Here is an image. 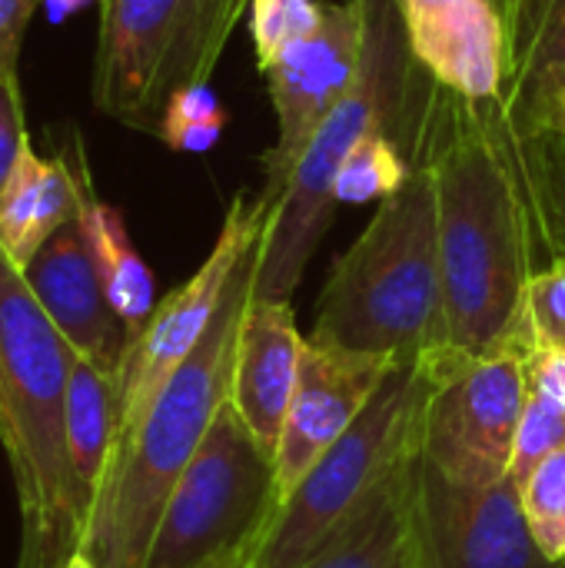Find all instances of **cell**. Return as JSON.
<instances>
[{"mask_svg": "<svg viewBox=\"0 0 565 568\" xmlns=\"http://www.w3.org/2000/svg\"><path fill=\"white\" fill-rule=\"evenodd\" d=\"M410 140L436 190L443 349L483 356L513 343L526 286L553 260L523 140L500 103L423 77Z\"/></svg>", "mask_w": 565, "mask_h": 568, "instance_id": "1", "label": "cell"}, {"mask_svg": "<svg viewBox=\"0 0 565 568\" xmlns=\"http://www.w3.org/2000/svg\"><path fill=\"white\" fill-rule=\"evenodd\" d=\"M73 359L0 243V449L20 516L17 568H60L80 552L87 529L90 503L73 479L63 433Z\"/></svg>", "mask_w": 565, "mask_h": 568, "instance_id": "2", "label": "cell"}, {"mask_svg": "<svg viewBox=\"0 0 565 568\" xmlns=\"http://www.w3.org/2000/svg\"><path fill=\"white\" fill-rule=\"evenodd\" d=\"M260 243L233 273L203 343L170 376L133 436L113 453L80 539V552L97 568H143L180 473L190 466L220 406L230 399L236 333L253 296Z\"/></svg>", "mask_w": 565, "mask_h": 568, "instance_id": "3", "label": "cell"}, {"mask_svg": "<svg viewBox=\"0 0 565 568\" xmlns=\"http://www.w3.org/2000/svg\"><path fill=\"white\" fill-rule=\"evenodd\" d=\"M310 339L393 363L443 346L436 190L416 146L410 180L333 263Z\"/></svg>", "mask_w": 565, "mask_h": 568, "instance_id": "4", "label": "cell"}, {"mask_svg": "<svg viewBox=\"0 0 565 568\" xmlns=\"http://www.w3.org/2000/svg\"><path fill=\"white\" fill-rule=\"evenodd\" d=\"M423 83L396 0H366V57L356 87L306 140L260 243L253 300H290L336 216V173L373 130H406Z\"/></svg>", "mask_w": 565, "mask_h": 568, "instance_id": "5", "label": "cell"}, {"mask_svg": "<svg viewBox=\"0 0 565 568\" xmlns=\"http://www.w3.org/2000/svg\"><path fill=\"white\" fill-rule=\"evenodd\" d=\"M430 363L403 359L380 383L363 416L300 479L253 546L250 568H300L316 556L420 449Z\"/></svg>", "mask_w": 565, "mask_h": 568, "instance_id": "6", "label": "cell"}, {"mask_svg": "<svg viewBox=\"0 0 565 568\" xmlns=\"http://www.w3.org/2000/svg\"><path fill=\"white\" fill-rule=\"evenodd\" d=\"M250 0H103L93 106L140 133H160L170 100L210 83Z\"/></svg>", "mask_w": 565, "mask_h": 568, "instance_id": "7", "label": "cell"}, {"mask_svg": "<svg viewBox=\"0 0 565 568\" xmlns=\"http://www.w3.org/2000/svg\"><path fill=\"white\" fill-rule=\"evenodd\" d=\"M273 513V456L226 399L160 513L143 568H206L243 549L253 556Z\"/></svg>", "mask_w": 565, "mask_h": 568, "instance_id": "8", "label": "cell"}, {"mask_svg": "<svg viewBox=\"0 0 565 568\" xmlns=\"http://www.w3.org/2000/svg\"><path fill=\"white\" fill-rule=\"evenodd\" d=\"M430 393L420 416V456L460 486H493L509 476L516 429L529 396L516 343L483 356L423 353Z\"/></svg>", "mask_w": 565, "mask_h": 568, "instance_id": "9", "label": "cell"}, {"mask_svg": "<svg viewBox=\"0 0 565 568\" xmlns=\"http://www.w3.org/2000/svg\"><path fill=\"white\" fill-rule=\"evenodd\" d=\"M273 213L270 193H236L223 226L206 253V260L196 266V273L180 283L173 293H167L147 326L130 339L120 373H117V443L113 453L133 436L160 389L170 383V376L193 356V349L210 333L226 286L246 253L263 240L266 223ZM113 459V456H110Z\"/></svg>", "mask_w": 565, "mask_h": 568, "instance_id": "10", "label": "cell"}, {"mask_svg": "<svg viewBox=\"0 0 565 568\" xmlns=\"http://www.w3.org/2000/svg\"><path fill=\"white\" fill-rule=\"evenodd\" d=\"M413 568H559L549 562L506 476L493 486H460L416 449L410 463Z\"/></svg>", "mask_w": 565, "mask_h": 568, "instance_id": "11", "label": "cell"}, {"mask_svg": "<svg viewBox=\"0 0 565 568\" xmlns=\"http://www.w3.org/2000/svg\"><path fill=\"white\" fill-rule=\"evenodd\" d=\"M363 57L366 0H330L320 30L263 70L276 113V140L263 153V193L276 196L286 186L306 140L356 87Z\"/></svg>", "mask_w": 565, "mask_h": 568, "instance_id": "12", "label": "cell"}, {"mask_svg": "<svg viewBox=\"0 0 565 568\" xmlns=\"http://www.w3.org/2000/svg\"><path fill=\"white\" fill-rule=\"evenodd\" d=\"M393 366V359L336 349L306 336L296 393L273 453L276 509L293 496L316 459L363 416Z\"/></svg>", "mask_w": 565, "mask_h": 568, "instance_id": "13", "label": "cell"}, {"mask_svg": "<svg viewBox=\"0 0 565 568\" xmlns=\"http://www.w3.org/2000/svg\"><path fill=\"white\" fill-rule=\"evenodd\" d=\"M413 60L440 87L500 103L506 80V27L496 0H396Z\"/></svg>", "mask_w": 565, "mask_h": 568, "instance_id": "14", "label": "cell"}, {"mask_svg": "<svg viewBox=\"0 0 565 568\" xmlns=\"http://www.w3.org/2000/svg\"><path fill=\"white\" fill-rule=\"evenodd\" d=\"M23 276L73 353L117 376L130 333L100 283L80 220L53 233L23 266Z\"/></svg>", "mask_w": 565, "mask_h": 568, "instance_id": "15", "label": "cell"}, {"mask_svg": "<svg viewBox=\"0 0 565 568\" xmlns=\"http://www.w3.org/2000/svg\"><path fill=\"white\" fill-rule=\"evenodd\" d=\"M306 339L290 300H253L243 310L230 376V406L273 456L303 366Z\"/></svg>", "mask_w": 565, "mask_h": 568, "instance_id": "16", "label": "cell"}, {"mask_svg": "<svg viewBox=\"0 0 565 568\" xmlns=\"http://www.w3.org/2000/svg\"><path fill=\"white\" fill-rule=\"evenodd\" d=\"M506 80L500 113L526 140L549 126L565 90V0H500Z\"/></svg>", "mask_w": 565, "mask_h": 568, "instance_id": "17", "label": "cell"}, {"mask_svg": "<svg viewBox=\"0 0 565 568\" xmlns=\"http://www.w3.org/2000/svg\"><path fill=\"white\" fill-rule=\"evenodd\" d=\"M87 160L80 140L70 133L57 156H40L33 143L23 150L3 196H0V243L23 270L53 233L80 216Z\"/></svg>", "mask_w": 565, "mask_h": 568, "instance_id": "18", "label": "cell"}, {"mask_svg": "<svg viewBox=\"0 0 565 568\" xmlns=\"http://www.w3.org/2000/svg\"><path fill=\"white\" fill-rule=\"evenodd\" d=\"M77 220H80L83 240L90 246L93 266L100 273V283H103L117 316L123 320V326L133 339L157 310L153 273L143 263V256L137 253L123 213L113 203L97 196L90 173L83 180V203H80Z\"/></svg>", "mask_w": 565, "mask_h": 568, "instance_id": "19", "label": "cell"}, {"mask_svg": "<svg viewBox=\"0 0 565 568\" xmlns=\"http://www.w3.org/2000/svg\"><path fill=\"white\" fill-rule=\"evenodd\" d=\"M413 456L300 568H413V542H410V463Z\"/></svg>", "mask_w": 565, "mask_h": 568, "instance_id": "20", "label": "cell"}, {"mask_svg": "<svg viewBox=\"0 0 565 568\" xmlns=\"http://www.w3.org/2000/svg\"><path fill=\"white\" fill-rule=\"evenodd\" d=\"M63 433L73 479L93 506L117 443V376L83 356H77L70 369Z\"/></svg>", "mask_w": 565, "mask_h": 568, "instance_id": "21", "label": "cell"}, {"mask_svg": "<svg viewBox=\"0 0 565 568\" xmlns=\"http://www.w3.org/2000/svg\"><path fill=\"white\" fill-rule=\"evenodd\" d=\"M416 106V103H413ZM410 126V123H406ZM413 173V143L406 130L366 133L336 173V203H383Z\"/></svg>", "mask_w": 565, "mask_h": 568, "instance_id": "22", "label": "cell"}, {"mask_svg": "<svg viewBox=\"0 0 565 568\" xmlns=\"http://www.w3.org/2000/svg\"><path fill=\"white\" fill-rule=\"evenodd\" d=\"M523 516L539 552L563 566L565 562V446L546 463L533 469V476L519 486Z\"/></svg>", "mask_w": 565, "mask_h": 568, "instance_id": "23", "label": "cell"}, {"mask_svg": "<svg viewBox=\"0 0 565 568\" xmlns=\"http://www.w3.org/2000/svg\"><path fill=\"white\" fill-rule=\"evenodd\" d=\"M539 220L553 256L565 253V133L546 126L523 140Z\"/></svg>", "mask_w": 565, "mask_h": 568, "instance_id": "24", "label": "cell"}, {"mask_svg": "<svg viewBox=\"0 0 565 568\" xmlns=\"http://www.w3.org/2000/svg\"><path fill=\"white\" fill-rule=\"evenodd\" d=\"M226 120H230V113L210 83L186 87L170 100L157 140L176 153H206L220 143Z\"/></svg>", "mask_w": 565, "mask_h": 568, "instance_id": "25", "label": "cell"}, {"mask_svg": "<svg viewBox=\"0 0 565 568\" xmlns=\"http://www.w3.org/2000/svg\"><path fill=\"white\" fill-rule=\"evenodd\" d=\"M250 37L260 70H266L280 53L313 37L323 23L320 0H250Z\"/></svg>", "mask_w": 565, "mask_h": 568, "instance_id": "26", "label": "cell"}, {"mask_svg": "<svg viewBox=\"0 0 565 568\" xmlns=\"http://www.w3.org/2000/svg\"><path fill=\"white\" fill-rule=\"evenodd\" d=\"M565 446V409L556 406L553 399L529 393L523 406V419L516 429V446L509 459V479L516 489L533 476L539 463H546L556 449Z\"/></svg>", "mask_w": 565, "mask_h": 568, "instance_id": "27", "label": "cell"}, {"mask_svg": "<svg viewBox=\"0 0 565 568\" xmlns=\"http://www.w3.org/2000/svg\"><path fill=\"white\" fill-rule=\"evenodd\" d=\"M513 336L565 346V253L553 256L543 270L533 273Z\"/></svg>", "mask_w": 565, "mask_h": 568, "instance_id": "28", "label": "cell"}, {"mask_svg": "<svg viewBox=\"0 0 565 568\" xmlns=\"http://www.w3.org/2000/svg\"><path fill=\"white\" fill-rule=\"evenodd\" d=\"M30 146L27 120H23V97L17 73H0V196Z\"/></svg>", "mask_w": 565, "mask_h": 568, "instance_id": "29", "label": "cell"}, {"mask_svg": "<svg viewBox=\"0 0 565 568\" xmlns=\"http://www.w3.org/2000/svg\"><path fill=\"white\" fill-rule=\"evenodd\" d=\"M513 343L523 353V369H526L529 393H539V396L553 399L556 406L565 409V346L519 339V336H513Z\"/></svg>", "mask_w": 565, "mask_h": 568, "instance_id": "30", "label": "cell"}, {"mask_svg": "<svg viewBox=\"0 0 565 568\" xmlns=\"http://www.w3.org/2000/svg\"><path fill=\"white\" fill-rule=\"evenodd\" d=\"M43 0H0V73H17L23 33Z\"/></svg>", "mask_w": 565, "mask_h": 568, "instance_id": "31", "label": "cell"}, {"mask_svg": "<svg viewBox=\"0 0 565 568\" xmlns=\"http://www.w3.org/2000/svg\"><path fill=\"white\" fill-rule=\"evenodd\" d=\"M87 3H103V0H43V10H47L50 23H60V20H67L70 13L83 10Z\"/></svg>", "mask_w": 565, "mask_h": 568, "instance_id": "32", "label": "cell"}, {"mask_svg": "<svg viewBox=\"0 0 565 568\" xmlns=\"http://www.w3.org/2000/svg\"><path fill=\"white\" fill-rule=\"evenodd\" d=\"M206 568H250V549L233 552V556H226V559H220V562H213V566Z\"/></svg>", "mask_w": 565, "mask_h": 568, "instance_id": "33", "label": "cell"}, {"mask_svg": "<svg viewBox=\"0 0 565 568\" xmlns=\"http://www.w3.org/2000/svg\"><path fill=\"white\" fill-rule=\"evenodd\" d=\"M549 126H556L559 133H565V90L559 93V100H556V110H553V120H549Z\"/></svg>", "mask_w": 565, "mask_h": 568, "instance_id": "34", "label": "cell"}, {"mask_svg": "<svg viewBox=\"0 0 565 568\" xmlns=\"http://www.w3.org/2000/svg\"><path fill=\"white\" fill-rule=\"evenodd\" d=\"M60 568H97V566H93L83 552H73V556H70V559H67Z\"/></svg>", "mask_w": 565, "mask_h": 568, "instance_id": "35", "label": "cell"}, {"mask_svg": "<svg viewBox=\"0 0 565 568\" xmlns=\"http://www.w3.org/2000/svg\"><path fill=\"white\" fill-rule=\"evenodd\" d=\"M559 568H565V562H563V566H559Z\"/></svg>", "mask_w": 565, "mask_h": 568, "instance_id": "36", "label": "cell"}, {"mask_svg": "<svg viewBox=\"0 0 565 568\" xmlns=\"http://www.w3.org/2000/svg\"><path fill=\"white\" fill-rule=\"evenodd\" d=\"M496 3H500V0H496Z\"/></svg>", "mask_w": 565, "mask_h": 568, "instance_id": "37", "label": "cell"}]
</instances>
